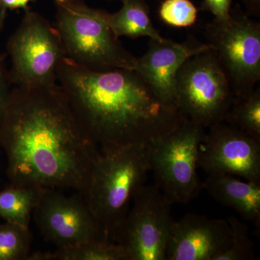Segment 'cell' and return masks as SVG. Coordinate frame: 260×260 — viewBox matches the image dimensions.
Returning a JSON list of instances; mask_svg holds the SVG:
<instances>
[{
	"mask_svg": "<svg viewBox=\"0 0 260 260\" xmlns=\"http://www.w3.org/2000/svg\"><path fill=\"white\" fill-rule=\"evenodd\" d=\"M56 30L65 56L95 72L135 70L137 59L121 44L102 16L84 0H56Z\"/></svg>",
	"mask_w": 260,
	"mask_h": 260,
	"instance_id": "cell-4",
	"label": "cell"
},
{
	"mask_svg": "<svg viewBox=\"0 0 260 260\" xmlns=\"http://www.w3.org/2000/svg\"><path fill=\"white\" fill-rule=\"evenodd\" d=\"M121 2L122 6L116 13L102 10L103 19L116 37H149L154 40L164 38L154 27L150 16V8L144 0Z\"/></svg>",
	"mask_w": 260,
	"mask_h": 260,
	"instance_id": "cell-15",
	"label": "cell"
},
{
	"mask_svg": "<svg viewBox=\"0 0 260 260\" xmlns=\"http://www.w3.org/2000/svg\"><path fill=\"white\" fill-rule=\"evenodd\" d=\"M29 227L5 222L0 224V260H27L31 248Z\"/></svg>",
	"mask_w": 260,
	"mask_h": 260,
	"instance_id": "cell-19",
	"label": "cell"
},
{
	"mask_svg": "<svg viewBox=\"0 0 260 260\" xmlns=\"http://www.w3.org/2000/svg\"><path fill=\"white\" fill-rule=\"evenodd\" d=\"M231 237L226 219L187 214L173 224L166 260H215L229 247Z\"/></svg>",
	"mask_w": 260,
	"mask_h": 260,
	"instance_id": "cell-13",
	"label": "cell"
},
{
	"mask_svg": "<svg viewBox=\"0 0 260 260\" xmlns=\"http://www.w3.org/2000/svg\"><path fill=\"white\" fill-rule=\"evenodd\" d=\"M245 6L246 13L252 16L259 17L260 0H240Z\"/></svg>",
	"mask_w": 260,
	"mask_h": 260,
	"instance_id": "cell-25",
	"label": "cell"
},
{
	"mask_svg": "<svg viewBox=\"0 0 260 260\" xmlns=\"http://www.w3.org/2000/svg\"><path fill=\"white\" fill-rule=\"evenodd\" d=\"M175 93L179 112L205 128L225 121L235 100L213 48L191 56L182 64L176 76Z\"/></svg>",
	"mask_w": 260,
	"mask_h": 260,
	"instance_id": "cell-5",
	"label": "cell"
},
{
	"mask_svg": "<svg viewBox=\"0 0 260 260\" xmlns=\"http://www.w3.org/2000/svg\"><path fill=\"white\" fill-rule=\"evenodd\" d=\"M226 220L232 231L230 244L215 260L254 259V243L249 236L247 225L234 217H229Z\"/></svg>",
	"mask_w": 260,
	"mask_h": 260,
	"instance_id": "cell-20",
	"label": "cell"
},
{
	"mask_svg": "<svg viewBox=\"0 0 260 260\" xmlns=\"http://www.w3.org/2000/svg\"><path fill=\"white\" fill-rule=\"evenodd\" d=\"M208 129L200 145L198 167L208 175L226 174L260 183V140L225 121Z\"/></svg>",
	"mask_w": 260,
	"mask_h": 260,
	"instance_id": "cell-11",
	"label": "cell"
},
{
	"mask_svg": "<svg viewBox=\"0 0 260 260\" xmlns=\"http://www.w3.org/2000/svg\"><path fill=\"white\" fill-rule=\"evenodd\" d=\"M249 16L237 5L229 19H214L205 29L236 99L248 96L260 80V23Z\"/></svg>",
	"mask_w": 260,
	"mask_h": 260,
	"instance_id": "cell-7",
	"label": "cell"
},
{
	"mask_svg": "<svg viewBox=\"0 0 260 260\" xmlns=\"http://www.w3.org/2000/svg\"><path fill=\"white\" fill-rule=\"evenodd\" d=\"M205 128L186 119L150 143L155 185L172 203H187L203 188L198 174L199 147Z\"/></svg>",
	"mask_w": 260,
	"mask_h": 260,
	"instance_id": "cell-6",
	"label": "cell"
},
{
	"mask_svg": "<svg viewBox=\"0 0 260 260\" xmlns=\"http://www.w3.org/2000/svg\"><path fill=\"white\" fill-rule=\"evenodd\" d=\"M11 61L12 85L47 86L57 83V71L65 57L55 28L47 19L29 9L7 45Z\"/></svg>",
	"mask_w": 260,
	"mask_h": 260,
	"instance_id": "cell-8",
	"label": "cell"
},
{
	"mask_svg": "<svg viewBox=\"0 0 260 260\" xmlns=\"http://www.w3.org/2000/svg\"><path fill=\"white\" fill-rule=\"evenodd\" d=\"M212 197L225 206L230 207L260 229V183L242 181L226 174L208 175L203 184Z\"/></svg>",
	"mask_w": 260,
	"mask_h": 260,
	"instance_id": "cell-14",
	"label": "cell"
},
{
	"mask_svg": "<svg viewBox=\"0 0 260 260\" xmlns=\"http://www.w3.org/2000/svg\"></svg>",
	"mask_w": 260,
	"mask_h": 260,
	"instance_id": "cell-26",
	"label": "cell"
},
{
	"mask_svg": "<svg viewBox=\"0 0 260 260\" xmlns=\"http://www.w3.org/2000/svg\"><path fill=\"white\" fill-rule=\"evenodd\" d=\"M0 146L12 185L83 195L101 154L57 83L11 89L0 118Z\"/></svg>",
	"mask_w": 260,
	"mask_h": 260,
	"instance_id": "cell-1",
	"label": "cell"
},
{
	"mask_svg": "<svg viewBox=\"0 0 260 260\" xmlns=\"http://www.w3.org/2000/svg\"><path fill=\"white\" fill-rule=\"evenodd\" d=\"M28 260H128L124 248L112 241H91L54 251L30 253Z\"/></svg>",
	"mask_w": 260,
	"mask_h": 260,
	"instance_id": "cell-16",
	"label": "cell"
},
{
	"mask_svg": "<svg viewBox=\"0 0 260 260\" xmlns=\"http://www.w3.org/2000/svg\"><path fill=\"white\" fill-rule=\"evenodd\" d=\"M32 217L44 239L57 248L112 241L78 192L68 196L59 189L42 188Z\"/></svg>",
	"mask_w": 260,
	"mask_h": 260,
	"instance_id": "cell-10",
	"label": "cell"
},
{
	"mask_svg": "<svg viewBox=\"0 0 260 260\" xmlns=\"http://www.w3.org/2000/svg\"><path fill=\"white\" fill-rule=\"evenodd\" d=\"M225 122L260 140V88L242 99H236L228 113Z\"/></svg>",
	"mask_w": 260,
	"mask_h": 260,
	"instance_id": "cell-18",
	"label": "cell"
},
{
	"mask_svg": "<svg viewBox=\"0 0 260 260\" xmlns=\"http://www.w3.org/2000/svg\"><path fill=\"white\" fill-rule=\"evenodd\" d=\"M232 0H203L201 9L210 12L215 16V20L224 21L230 17Z\"/></svg>",
	"mask_w": 260,
	"mask_h": 260,
	"instance_id": "cell-22",
	"label": "cell"
},
{
	"mask_svg": "<svg viewBox=\"0 0 260 260\" xmlns=\"http://www.w3.org/2000/svg\"><path fill=\"white\" fill-rule=\"evenodd\" d=\"M36 0H0V30L3 28L7 10L29 9V3ZM56 1V0H54Z\"/></svg>",
	"mask_w": 260,
	"mask_h": 260,
	"instance_id": "cell-24",
	"label": "cell"
},
{
	"mask_svg": "<svg viewBox=\"0 0 260 260\" xmlns=\"http://www.w3.org/2000/svg\"><path fill=\"white\" fill-rule=\"evenodd\" d=\"M173 203L156 185H143L113 237L128 260H166L173 224Z\"/></svg>",
	"mask_w": 260,
	"mask_h": 260,
	"instance_id": "cell-9",
	"label": "cell"
},
{
	"mask_svg": "<svg viewBox=\"0 0 260 260\" xmlns=\"http://www.w3.org/2000/svg\"><path fill=\"white\" fill-rule=\"evenodd\" d=\"M42 187L12 185L0 191V218L5 222L29 227Z\"/></svg>",
	"mask_w": 260,
	"mask_h": 260,
	"instance_id": "cell-17",
	"label": "cell"
},
{
	"mask_svg": "<svg viewBox=\"0 0 260 260\" xmlns=\"http://www.w3.org/2000/svg\"><path fill=\"white\" fill-rule=\"evenodd\" d=\"M212 48L194 40L178 43L162 38L150 39L144 55L137 59L135 71L167 107L179 111L175 93L176 76L189 57Z\"/></svg>",
	"mask_w": 260,
	"mask_h": 260,
	"instance_id": "cell-12",
	"label": "cell"
},
{
	"mask_svg": "<svg viewBox=\"0 0 260 260\" xmlns=\"http://www.w3.org/2000/svg\"><path fill=\"white\" fill-rule=\"evenodd\" d=\"M150 172V143L101 153L83 195L89 208L113 242L133 197Z\"/></svg>",
	"mask_w": 260,
	"mask_h": 260,
	"instance_id": "cell-3",
	"label": "cell"
},
{
	"mask_svg": "<svg viewBox=\"0 0 260 260\" xmlns=\"http://www.w3.org/2000/svg\"><path fill=\"white\" fill-rule=\"evenodd\" d=\"M11 85L9 71L5 68L4 57L0 54V118L3 116L8 102Z\"/></svg>",
	"mask_w": 260,
	"mask_h": 260,
	"instance_id": "cell-23",
	"label": "cell"
},
{
	"mask_svg": "<svg viewBox=\"0 0 260 260\" xmlns=\"http://www.w3.org/2000/svg\"><path fill=\"white\" fill-rule=\"evenodd\" d=\"M57 83L102 153L150 143L186 119L167 107L135 70L95 72L65 56Z\"/></svg>",
	"mask_w": 260,
	"mask_h": 260,
	"instance_id": "cell-2",
	"label": "cell"
},
{
	"mask_svg": "<svg viewBox=\"0 0 260 260\" xmlns=\"http://www.w3.org/2000/svg\"><path fill=\"white\" fill-rule=\"evenodd\" d=\"M198 8L190 0H164L159 15L164 23L177 28L192 25L198 18Z\"/></svg>",
	"mask_w": 260,
	"mask_h": 260,
	"instance_id": "cell-21",
	"label": "cell"
}]
</instances>
